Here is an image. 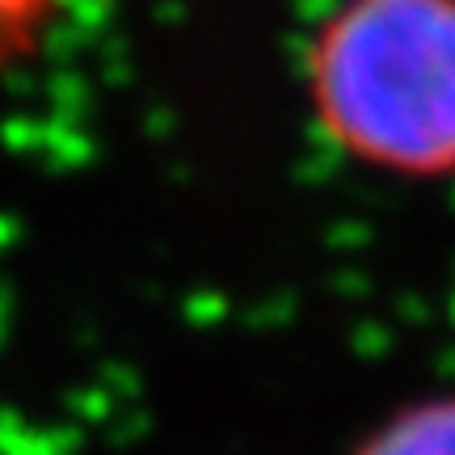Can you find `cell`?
Instances as JSON below:
<instances>
[{"label":"cell","instance_id":"6da1fadb","mask_svg":"<svg viewBox=\"0 0 455 455\" xmlns=\"http://www.w3.org/2000/svg\"><path fill=\"white\" fill-rule=\"evenodd\" d=\"M312 101L355 156L455 164V0H355L312 51Z\"/></svg>","mask_w":455,"mask_h":455},{"label":"cell","instance_id":"7a4b0ae2","mask_svg":"<svg viewBox=\"0 0 455 455\" xmlns=\"http://www.w3.org/2000/svg\"><path fill=\"white\" fill-rule=\"evenodd\" d=\"M358 455H455V396L396 413Z\"/></svg>","mask_w":455,"mask_h":455},{"label":"cell","instance_id":"3957f363","mask_svg":"<svg viewBox=\"0 0 455 455\" xmlns=\"http://www.w3.org/2000/svg\"><path fill=\"white\" fill-rule=\"evenodd\" d=\"M60 0H0V72L26 60L47 34Z\"/></svg>","mask_w":455,"mask_h":455}]
</instances>
